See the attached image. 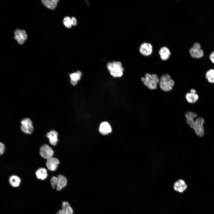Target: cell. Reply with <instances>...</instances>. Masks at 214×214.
<instances>
[{"label":"cell","instance_id":"24","mask_svg":"<svg viewBox=\"0 0 214 214\" xmlns=\"http://www.w3.org/2000/svg\"><path fill=\"white\" fill-rule=\"evenodd\" d=\"M50 182L53 188H55L57 183V178L55 176L52 177L50 180Z\"/></svg>","mask_w":214,"mask_h":214},{"label":"cell","instance_id":"17","mask_svg":"<svg viewBox=\"0 0 214 214\" xmlns=\"http://www.w3.org/2000/svg\"><path fill=\"white\" fill-rule=\"evenodd\" d=\"M35 174L38 179L42 180H45L48 176L46 169L43 168L38 169L36 171Z\"/></svg>","mask_w":214,"mask_h":214},{"label":"cell","instance_id":"4","mask_svg":"<svg viewBox=\"0 0 214 214\" xmlns=\"http://www.w3.org/2000/svg\"><path fill=\"white\" fill-rule=\"evenodd\" d=\"M204 122V119L202 117L196 119L191 127L194 130L195 133L199 136L202 137L204 134L203 125Z\"/></svg>","mask_w":214,"mask_h":214},{"label":"cell","instance_id":"8","mask_svg":"<svg viewBox=\"0 0 214 214\" xmlns=\"http://www.w3.org/2000/svg\"><path fill=\"white\" fill-rule=\"evenodd\" d=\"M40 154L42 158L47 160L53 157L54 151L48 145L44 144L40 148Z\"/></svg>","mask_w":214,"mask_h":214},{"label":"cell","instance_id":"13","mask_svg":"<svg viewBox=\"0 0 214 214\" xmlns=\"http://www.w3.org/2000/svg\"><path fill=\"white\" fill-rule=\"evenodd\" d=\"M111 128L109 124L107 122L102 123L99 128L100 132L103 135H107L111 132Z\"/></svg>","mask_w":214,"mask_h":214},{"label":"cell","instance_id":"15","mask_svg":"<svg viewBox=\"0 0 214 214\" xmlns=\"http://www.w3.org/2000/svg\"><path fill=\"white\" fill-rule=\"evenodd\" d=\"M197 116V114L194 112L189 111L185 113V117L186 118V122L190 127L192 126L194 121V118H196Z\"/></svg>","mask_w":214,"mask_h":214},{"label":"cell","instance_id":"28","mask_svg":"<svg viewBox=\"0 0 214 214\" xmlns=\"http://www.w3.org/2000/svg\"><path fill=\"white\" fill-rule=\"evenodd\" d=\"M71 20L72 26H75L77 24V21L76 18L74 17H73L71 18Z\"/></svg>","mask_w":214,"mask_h":214},{"label":"cell","instance_id":"6","mask_svg":"<svg viewBox=\"0 0 214 214\" xmlns=\"http://www.w3.org/2000/svg\"><path fill=\"white\" fill-rule=\"evenodd\" d=\"M191 56L195 58H200L204 56V52L201 48L199 43H195L193 46L189 50Z\"/></svg>","mask_w":214,"mask_h":214},{"label":"cell","instance_id":"27","mask_svg":"<svg viewBox=\"0 0 214 214\" xmlns=\"http://www.w3.org/2000/svg\"><path fill=\"white\" fill-rule=\"evenodd\" d=\"M63 210L65 211L67 214H73V210L70 206L68 207L65 210Z\"/></svg>","mask_w":214,"mask_h":214},{"label":"cell","instance_id":"22","mask_svg":"<svg viewBox=\"0 0 214 214\" xmlns=\"http://www.w3.org/2000/svg\"><path fill=\"white\" fill-rule=\"evenodd\" d=\"M205 78L209 83H214V69L208 70L205 74Z\"/></svg>","mask_w":214,"mask_h":214},{"label":"cell","instance_id":"2","mask_svg":"<svg viewBox=\"0 0 214 214\" xmlns=\"http://www.w3.org/2000/svg\"><path fill=\"white\" fill-rule=\"evenodd\" d=\"M161 89L167 92L171 90L174 86V82L168 74L162 75L159 79V83Z\"/></svg>","mask_w":214,"mask_h":214},{"label":"cell","instance_id":"5","mask_svg":"<svg viewBox=\"0 0 214 214\" xmlns=\"http://www.w3.org/2000/svg\"><path fill=\"white\" fill-rule=\"evenodd\" d=\"M21 128L24 133L27 134H31L32 133L34 128L32 122L29 118L23 119L21 121Z\"/></svg>","mask_w":214,"mask_h":214},{"label":"cell","instance_id":"21","mask_svg":"<svg viewBox=\"0 0 214 214\" xmlns=\"http://www.w3.org/2000/svg\"><path fill=\"white\" fill-rule=\"evenodd\" d=\"M9 181L10 185L13 187H17L19 186L21 180L20 178L17 176H11L9 178Z\"/></svg>","mask_w":214,"mask_h":214},{"label":"cell","instance_id":"23","mask_svg":"<svg viewBox=\"0 0 214 214\" xmlns=\"http://www.w3.org/2000/svg\"><path fill=\"white\" fill-rule=\"evenodd\" d=\"M63 23L64 26L67 28H70L72 26L71 18L68 16H66L64 18Z\"/></svg>","mask_w":214,"mask_h":214},{"label":"cell","instance_id":"7","mask_svg":"<svg viewBox=\"0 0 214 214\" xmlns=\"http://www.w3.org/2000/svg\"><path fill=\"white\" fill-rule=\"evenodd\" d=\"M14 38L18 43L22 45L28 38V36L26 31L24 30L16 29L14 31Z\"/></svg>","mask_w":214,"mask_h":214},{"label":"cell","instance_id":"30","mask_svg":"<svg viewBox=\"0 0 214 214\" xmlns=\"http://www.w3.org/2000/svg\"><path fill=\"white\" fill-rule=\"evenodd\" d=\"M56 214H67L64 210L62 209L59 210L56 213Z\"/></svg>","mask_w":214,"mask_h":214},{"label":"cell","instance_id":"26","mask_svg":"<svg viewBox=\"0 0 214 214\" xmlns=\"http://www.w3.org/2000/svg\"><path fill=\"white\" fill-rule=\"evenodd\" d=\"M70 206V205L68 202H64L62 203V209L65 210Z\"/></svg>","mask_w":214,"mask_h":214},{"label":"cell","instance_id":"31","mask_svg":"<svg viewBox=\"0 0 214 214\" xmlns=\"http://www.w3.org/2000/svg\"><path fill=\"white\" fill-rule=\"evenodd\" d=\"M190 92L192 93H196V90L193 89H191L190 91Z\"/></svg>","mask_w":214,"mask_h":214},{"label":"cell","instance_id":"9","mask_svg":"<svg viewBox=\"0 0 214 214\" xmlns=\"http://www.w3.org/2000/svg\"><path fill=\"white\" fill-rule=\"evenodd\" d=\"M59 163L58 159L52 157L47 159L46 166L49 170L54 171L57 169Z\"/></svg>","mask_w":214,"mask_h":214},{"label":"cell","instance_id":"20","mask_svg":"<svg viewBox=\"0 0 214 214\" xmlns=\"http://www.w3.org/2000/svg\"><path fill=\"white\" fill-rule=\"evenodd\" d=\"M185 98L188 103H195L198 100L199 97L196 93L189 92L186 94Z\"/></svg>","mask_w":214,"mask_h":214},{"label":"cell","instance_id":"29","mask_svg":"<svg viewBox=\"0 0 214 214\" xmlns=\"http://www.w3.org/2000/svg\"><path fill=\"white\" fill-rule=\"evenodd\" d=\"M210 59L211 61L214 64V51L210 54Z\"/></svg>","mask_w":214,"mask_h":214},{"label":"cell","instance_id":"11","mask_svg":"<svg viewBox=\"0 0 214 214\" xmlns=\"http://www.w3.org/2000/svg\"><path fill=\"white\" fill-rule=\"evenodd\" d=\"M152 45L148 43H144L140 46L139 51L140 53L145 56L150 55L152 52Z\"/></svg>","mask_w":214,"mask_h":214},{"label":"cell","instance_id":"14","mask_svg":"<svg viewBox=\"0 0 214 214\" xmlns=\"http://www.w3.org/2000/svg\"><path fill=\"white\" fill-rule=\"evenodd\" d=\"M57 178V183L56 189L57 191H59L66 186L67 180L65 176L61 174L59 175Z\"/></svg>","mask_w":214,"mask_h":214},{"label":"cell","instance_id":"16","mask_svg":"<svg viewBox=\"0 0 214 214\" xmlns=\"http://www.w3.org/2000/svg\"><path fill=\"white\" fill-rule=\"evenodd\" d=\"M81 75L82 73L80 71H78L76 72L70 74V82L71 84L73 86L75 85L78 81L80 79Z\"/></svg>","mask_w":214,"mask_h":214},{"label":"cell","instance_id":"12","mask_svg":"<svg viewBox=\"0 0 214 214\" xmlns=\"http://www.w3.org/2000/svg\"><path fill=\"white\" fill-rule=\"evenodd\" d=\"M58 133L55 130H52L47 133L46 136L49 139L50 144L53 146L56 145L58 141Z\"/></svg>","mask_w":214,"mask_h":214},{"label":"cell","instance_id":"19","mask_svg":"<svg viewBox=\"0 0 214 214\" xmlns=\"http://www.w3.org/2000/svg\"><path fill=\"white\" fill-rule=\"evenodd\" d=\"M159 53L161 59L163 60L168 59L170 55L169 50L165 47H163L160 48Z\"/></svg>","mask_w":214,"mask_h":214},{"label":"cell","instance_id":"1","mask_svg":"<svg viewBox=\"0 0 214 214\" xmlns=\"http://www.w3.org/2000/svg\"><path fill=\"white\" fill-rule=\"evenodd\" d=\"M141 80L144 85L149 89L154 90L157 88L158 84L159 83V78L156 74L147 73L145 74L144 77L141 78Z\"/></svg>","mask_w":214,"mask_h":214},{"label":"cell","instance_id":"25","mask_svg":"<svg viewBox=\"0 0 214 214\" xmlns=\"http://www.w3.org/2000/svg\"><path fill=\"white\" fill-rule=\"evenodd\" d=\"M5 149V147L4 145L2 143L0 142V155L4 154Z\"/></svg>","mask_w":214,"mask_h":214},{"label":"cell","instance_id":"10","mask_svg":"<svg viewBox=\"0 0 214 214\" xmlns=\"http://www.w3.org/2000/svg\"><path fill=\"white\" fill-rule=\"evenodd\" d=\"M174 188L177 192L183 193L187 187L185 181L182 179H179L176 181L174 184Z\"/></svg>","mask_w":214,"mask_h":214},{"label":"cell","instance_id":"3","mask_svg":"<svg viewBox=\"0 0 214 214\" xmlns=\"http://www.w3.org/2000/svg\"><path fill=\"white\" fill-rule=\"evenodd\" d=\"M107 68L111 75L114 77H120L123 74L124 69L120 62H109L107 64Z\"/></svg>","mask_w":214,"mask_h":214},{"label":"cell","instance_id":"18","mask_svg":"<svg viewBox=\"0 0 214 214\" xmlns=\"http://www.w3.org/2000/svg\"><path fill=\"white\" fill-rule=\"evenodd\" d=\"M41 1L42 3L48 8L54 10L56 7L59 0H43Z\"/></svg>","mask_w":214,"mask_h":214}]
</instances>
